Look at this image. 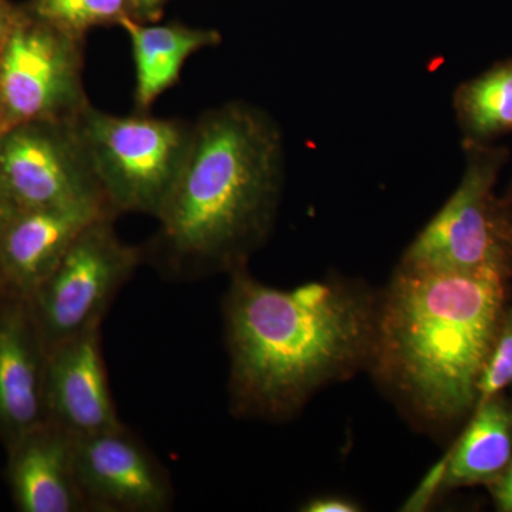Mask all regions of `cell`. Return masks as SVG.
Here are the masks:
<instances>
[{
    "label": "cell",
    "mask_w": 512,
    "mask_h": 512,
    "mask_svg": "<svg viewBox=\"0 0 512 512\" xmlns=\"http://www.w3.org/2000/svg\"><path fill=\"white\" fill-rule=\"evenodd\" d=\"M103 215L114 214L100 202L16 211L0 235V281L29 299L83 229Z\"/></svg>",
    "instance_id": "obj_11"
},
{
    "label": "cell",
    "mask_w": 512,
    "mask_h": 512,
    "mask_svg": "<svg viewBox=\"0 0 512 512\" xmlns=\"http://www.w3.org/2000/svg\"><path fill=\"white\" fill-rule=\"evenodd\" d=\"M512 386V303H507L478 383L477 406Z\"/></svg>",
    "instance_id": "obj_18"
},
{
    "label": "cell",
    "mask_w": 512,
    "mask_h": 512,
    "mask_svg": "<svg viewBox=\"0 0 512 512\" xmlns=\"http://www.w3.org/2000/svg\"><path fill=\"white\" fill-rule=\"evenodd\" d=\"M77 483L87 512H164L170 473L127 426L74 439Z\"/></svg>",
    "instance_id": "obj_9"
},
{
    "label": "cell",
    "mask_w": 512,
    "mask_h": 512,
    "mask_svg": "<svg viewBox=\"0 0 512 512\" xmlns=\"http://www.w3.org/2000/svg\"><path fill=\"white\" fill-rule=\"evenodd\" d=\"M19 9L20 5H15L10 0H0V50L5 45L13 23L18 18Z\"/></svg>",
    "instance_id": "obj_23"
},
{
    "label": "cell",
    "mask_w": 512,
    "mask_h": 512,
    "mask_svg": "<svg viewBox=\"0 0 512 512\" xmlns=\"http://www.w3.org/2000/svg\"><path fill=\"white\" fill-rule=\"evenodd\" d=\"M13 498L23 512H87L74 463V437L46 423L13 443Z\"/></svg>",
    "instance_id": "obj_13"
},
{
    "label": "cell",
    "mask_w": 512,
    "mask_h": 512,
    "mask_svg": "<svg viewBox=\"0 0 512 512\" xmlns=\"http://www.w3.org/2000/svg\"><path fill=\"white\" fill-rule=\"evenodd\" d=\"M453 107L463 143L494 144L512 133V57L458 86Z\"/></svg>",
    "instance_id": "obj_16"
},
{
    "label": "cell",
    "mask_w": 512,
    "mask_h": 512,
    "mask_svg": "<svg viewBox=\"0 0 512 512\" xmlns=\"http://www.w3.org/2000/svg\"><path fill=\"white\" fill-rule=\"evenodd\" d=\"M0 286H2V281H0Z\"/></svg>",
    "instance_id": "obj_27"
},
{
    "label": "cell",
    "mask_w": 512,
    "mask_h": 512,
    "mask_svg": "<svg viewBox=\"0 0 512 512\" xmlns=\"http://www.w3.org/2000/svg\"><path fill=\"white\" fill-rule=\"evenodd\" d=\"M130 40L136 69L134 113H150L165 92L180 83L185 63L202 50L220 46L218 30L183 22L144 23L127 19L121 25Z\"/></svg>",
    "instance_id": "obj_14"
},
{
    "label": "cell",
    "mask_w": 512,
    "mask_h": 512,
    "mask_svg": "<svg viewBox=\"0 0 512 512\" xmlns=\"http://www.w3.org/2000/svg\"><path fill=\"white\" fill-rule=\"evenodd\" d=\"M501 200H503L505 207L510 208L512 211V181L510 185H508V190L505 192V195Z\"/></svg>",
    "instance_id": "obj_25"
},
{
    "label": "cell",
    "mask_w": 512,
    "mask_h": 512,
    "mask_svg": "<svg viewBox=\"0 0 512 512\" xmlns=\"http://www.w3.org/2000/svg\"><path fill=\"white\" fill-rule=\"evenodd\" d=\"M508 244H510L511 254H512V222L510 228H508Z\"/></svg>",
    "instance_id": "obj_26"
},
{
    "label": "cell",
    "mask_w": 512,
    "mask_h": 512,
    "mask_svg": "<svg viewBox=\"0 0 512 512\" xmlns=\"http://www.w3.org/2000/svg\"><path fill=\"white\" fill-rule=\"evenodd\" d=\"M302 511L306 512H356L360 511L359 505L343 497H318L308 501Z\"/></svg>",
    "instance_id": "obj_21"
},
{
    "label": "cell",
    "mask_w": 512,
    "mask_h": 512,
    "mask_svg": "<svg viewBox=\"0 0 512 512\" xmlns=\"http://www.w3.org/2000/svg\"><path fill=\"white\" fill-rule=\"evenodd\" d=\"M114 215L83 229L52 275L28 299L47 349L103 325L114 299L146 261L117 234Z\"/></svg>",
    "instance_id": "obj_6"
},
{
    "label": "cell",
    "mask_w": 512,
    "mask_h": 512,
    "mask_svg": "<svg viewBox=\"0 0 512 512\" xmlns=\"http://www.w3.org/2000/svg\"><path fill=\"white\" fill-rule=\"evenodd\" d=\"M495 508L501 512H512V461L494 483L488 485Z\"/></svg>",
    "instance_id": "obj_20"
},
{
    "label": "cell",
    "mask_w": 512,
    "mask_h": 512,
    "mask_svg": "<svg viewBox=\"0 0 512 512\" xmlns=\"http://www.w3.org/2000/svg\"><path fill=\"white\" fill-rule=\"evenodd\" d=\"M0 195L16 211L107 205L74 120L35 121L0 134Z\"/></svg>",
    "instance_id": "obj_8"
},
{
    "label": "cell",
    "mask_w": 512,
    "mask_h": 512,
    "mask_svg": "<svg viewBox=\"0 0 512 512\" xmlns=\"http://www.w3.org/2000/svg\"><path fill=\"white\" fill-rule=\"evenodd\" d=\"M510 276L397 269L376 308L369 360L377 376L426 423L450 426L476 409Z\"/></svg>",
    "instance_id": "obj_3"
},
{
    "label": "cell",
    "mask_w": 512,
    "mask_h": 512,
    "mask_svg": "<svg viewBox=\"0 0 512 512\" xmlns=\"http://www.w3.org/2000/svg\"><path fill=\"white\" fill-rule=\"evenodd\" d=\"M512 461V403L504 393L480 404L450 448L446 488L490 485Z\"/></svg>",
    "instance_id": "obj_15"
},
{
    "label": "cell",
    "mask_w": 512,
    "mask_h": 512,
    "mask_svg": "<svg viewBox=\"0 0 512 512\" xmlns=\"http://www.w3.org/2000/svg\"><path fill=\"white\" fill-rule=\"evenodd\" d=\"M448 460H450V450L446 456L437 461L433 467L427 471L426 476L417 485L416 490L407 498L403 504L402 511L420 512L426 511L433 503L434 498L446 488V476Z\"/></svg>",
    "instance_id": "obj_19"
},
{
    "label": "cell",
    "mask_w": 512,
    "mask_h": 512,
    "mask_svg": "<svg viewBox=\"0 0 512 512\" xmlns=\"http://www.w3.org/2000/svg\"><path fill=\"white\" fill-rule=\"evenodd\" d=\"M284 183V137L268 111L242 100L204 111L146 256L180 279L248 266L274 229Z\"/></svg>",
    "instance_id": "obj_1"
},
{
    "label": "cell",
    "mask_w": 512,
    "mask_h": 512,
    "mask_svg": "<svg viewBox=\"0 0 512 512\" xmlns=\"http://www.w3.org/2000/svg\"><path fill=\"white\" fill-rule=\"evenodd\" d=\"M74 123L110 210L157 218L183 167L192 123L134 111L120 116L92 103Z\"/></svg>",
    "instance_id": "obj_4"
},
{
    "label": "cell",
    "mask_w": 512,
    "mask_h": 512,
    "mask_svg": "<svg viewBox=\"0 0 512 512\" xmlns=\"http://www.w3.org/2000/svg\"><path fill=\"white\" fill-rule=\"evenodd\" d=\"M15 212V208L0 195V235H2L3 229L8 225L10 218L13 217Z\"/></svg>",
    "instance_id": "obj_24"
},
{
    "label": "cell",
    "mask_w": 512,
    "mask_h": 512,
    "mask_svg": "<svg viewBox=\"0 0 512 512\" xmlns=\"http://www.w3.org/2000/svg\"><path fill=\"white\" fill-rule=\"evenodd\" d=\"M45 399L47 423L74 439L123 426L111 394L101 325L49 350Z\"/></svg>",
    "instance_id": "obj_10"
},
{
    "label": "cell",
    "mask_w": 512,
    "mask_h": 512,
    "mask_svg": "<svg viewBox=\"0 0 512 512\" xmlns=\"http://www.w3.org/2000/svg\"><path fill=\"white\" fill-rule=\"evenodd\" d=\"M229 276L228 392L238 416L288 419L320 387L370 359L376 305L365 291L339 281L272 288L248 266Z\"/></svg>",
    "instance_id": "obj_2"
},
{
    "label": "cell",
    "mask_w": 512,
    "mask_h": 512,
    "mask_svg": "<svg viewBox=\"0 0 512 512\" xmlns=\"http://www.w3.org/2000/svg\"><path fill=\"white\" fill-rule=\"evenodd\" d=\"M23 8L79 40H86L90 30L121 28L127 19L136 20L130 0H28Z\"/></svg>",
    "instance_id": "obj_17"
},
{
    "label": "cell",
    "mask_w": 512,
    "mask_h": 512,
    "mask_svg": "<svg viewBox=\"0 0 512 512\" xmlns=\"http://www.w3.org/2000/svg\"><path fill=\"white\" fill-rule=\"evenodd\" d=\"M49 349L29 302L0 311V427L13 443L47 423Z\"/></svg>",
    "instance_id": "obj_12"
},
{
    "label": "cell",
    "mask_w": 512,
    "mask_h": 512,
    "mask_svg": "<svg viewBox=\"0 0 512 512\" xmlns=\"http://www.w3.org/2000/svg\"><path fill=\"white\" fill-rule=\"evenodd\" d=\"M466 170L450 200L407 249L404 266L426 271L512 274V211L495 195L508 150L463 143Z\"/></svg>",
    "instance_id": "obj_5"
},
{
    "label": "cell",
    "mask_w": 512,
    "mask_h": 512,
    "mask_svg": "<svg viewBox=\"0 0 512 512\" xmlns=\"http://www.w3.org/2000/svg\"><path fill=\"white\" fill-rule=\"evenodd\" d=\"M168 2L170 0H130L134 18L144 23L160 22Z\"/></svg>",
    "instance_id": "obj_22"
},
{
    "label": "cell",
    "mask_w": 512,
    "mask_h": 512,
    "mask_svg": "<svg viewBox=\"0 0 512 512\" xmlns=\"http://www.w3.org/2000/svg\"><path fill=\"white\" fill-rule=\"evenodd\" d=\"M86 40L20 5L0 50V134L35 121L74 120L92 101L84 87Z\"/></svg>",
    "instance_id": "obj_7"
}]
</instances>
